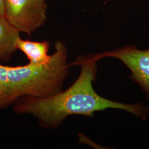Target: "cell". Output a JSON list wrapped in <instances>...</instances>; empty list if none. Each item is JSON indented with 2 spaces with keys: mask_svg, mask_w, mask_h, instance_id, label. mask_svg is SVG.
Listing matches in <instances>:
<instances>
[{
  "mask_svg": "<svg viewBox=\"0 0 149 149\" xmlns=\"http://www.w3.org/2000/svg\"><path fill=\"white\" fill-rule=\"evenodd\" d=\"M48 1H52V0H48Z\"/></svg>",
  "mask_w": 149,
  "mask_h": 149,
  "instance_id": "cell-8",
  "label": "cell"
},
{
  "mask_svg": "<svg viewBox=\"0 0 149 149\" xmlns=\"http://www.w3.org/2000/svg\"><path fill=\"white\" fill-rule=\"evenodd\" d=\"M55 52L48 64L29 63L8 66L0 64V109L23 97L45 98L62 91L69 74L68 50L61 41L55 43Z\"/></svg>",
  "mask_w": 149,
  "mask_h": 149,
  "instance_id": "cell-2",
  "label": "cell"
},
{
  "mask_svg": "<svg viewBox=\"0 0 149 149\" xmlns=\"http://www.w3.org/2000/svg\"><path fill=\"white\" fill-rule=\"evenodd\" d=\"M46 0H5V17L20 32L31 35L47 19Z\"/></svg>",
  "mask_w": 149,
  "mask_h": 149,
  "instance_id": "cell-3",
  "label": "cell"
},
{
  "mask_svg": "<svg viewBox=\"0 0 149 149\" xmlns=\"http://www.w3.org/2000/svg\"><path fill=\"white\" fill-rule=\"evenodd\" d=\"M97 54L80 56L70 66L79 65L81 72L77 79L66 90L45 98L23 97L14 103V111L36 118L42 127L56 129L71 115L93 117L96 112L108 108L123 109L145 120L148 108L141 103L125 104L100 96L93 88L96 80Z\"/></svg>",
  "mask_w": 149,
  "mask_h": 149,
  "instance_id": "cell-1",
  "label": "cell"
},
{
  "mask_svg": "<svg viewBox=\"0 0 149 149\" xmlns=\"http://www.w3.org/2000/svg\"><path fill=\"white\" fill-rule=\"evenodd\" d=\"M100 60L106 57L119 59L131 71V78L136 82L149 97V49L139 50L134 45L97 54Z\"/></svg>",
  "mask_w": 149,
  "mask_h": 149,
  "instance_id": "cell-4",
  "label": "cell"
},
{
  "mask_svg": "<svg viewBox=\"0 0 149 149\" xmlns=\"http://www.w3.org/2000/svg\"><path fill=\"white\" fill-rule=\"evenodd\" d=\"M50 44L48 41L32 42L18 38L16 43V48L24 54L29 63L37 65L48 64L52 55H49Z\"/></svg>",
  "mask_w": 149,
  "mask_h": 149,
  "instance_id": "cell-6",
  "label": "cell"
},
{
  "mask_svg": "<svg viewBox=\"0 0 149 149\" xmlns=\"http://www.w3.org/2000/svg\"><path fill=\"white\" fill-rule=\"evenodd\" d=\"M20 32L5 17L0 16V61H8L17 50L16 43Z\"/></svg>",
  "mask_w": 149,
  "mask_h": 149,
  "instance_id": "cell-5",
  "label": "cell"
},
{
  "mask_svg": "<svg viewBox=\"0 0 149 149\" xmlns=\"http://www.w3.org/2000/svg\"><path fill=\"white\" fill-rule=\"evenodd\" d=\"M0 16L5 17V0H0Z\"/></svg>",
  "mask_w": 149,
  "mask_h": 149,
  "instance_id": "cell-7",
  "label": "cell"
}]
</instances>
